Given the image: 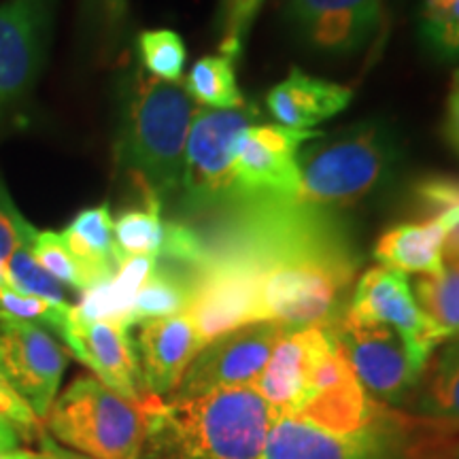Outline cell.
Masks as SVG:
<instances>
[{"label": "cell", "instance_id": "f546056e", "mask_svg": "<svg viewBox=\"0 0 459 459\" xmlns=\"http://www.w3.org/2000/svg\"><path fill=\"white\" fill-rule=\"evenodd\" d=\"M421 39L443 60L459 57V0H423Z\"/></svg>", "mask_w": 459, "mask_h": 459}, {"label": "cell", "instance_id": "7a4b0ae2", "mask_svg": "<svg viewBox=\"0 0 459 459\" xmlns=\"http://www.w3.org/2000/svg\"><path fill=\"white\" fill-rule=\"evenodd\" d=\"M136 459H260L273 412L255 387L196 398L145 395Z\"/></svg>", "mask_w": 459, "mask_h": 459}, {"label": "cell", "instance_id": "d4e9b609", "mask_svg": "<svg viewBox=\"0 0 459 459\" xmlns=\"http://www.w3.org/2000/svg\"><path fill=\"white\" fill-rule=\"evenodd\" d=\"M234 65L237 60L226 54L200 57L183 83L187 94L200 105L213 107L217 111H232V108L245 107V96L238 90Z\"/></svg>", "mask_w": 459, "mask_h": 459}, {"label": "cell", "instance_id": "3957f363", "mask_svg": "<svg viewBox=\"0 0 459 459\" xmlns=\"http://www.w3.org/2000/svg\"><path fill=\"white\" fill-rule=\"evenodd\" d=\"M459 426L381 404L368 426L330 434L300 421L273 419L260 459H457Z\"/></svg>", "mask_w": 459, "mask_h": 459}, {"label": "cell", "instance_id": "e0dca14e", "mask_svg": "<svg viewBox=\"0 0 459 459\" xmlns=\"http://www.w3.org/2000/svg\"><path fill=\"white\" fill-rule=\"evenodd\" d=\"M287 13L313 49L347 54L375 34L383 0H290Z\"/></svg>", "mask_w": 459, "mask_h": 459}, {"label": "cell", "instance_id": "8992f818", "mask_svg": "<svg viewBox=\"0 0 459 459\" xmlns=\"http://www.w3.org/2000/svg\"><path fill=\"white\" fill-rule=\"evenodd\" d=\"M57 443L91 459H134L145 436L143 400H128L105 383L79 377L45 417Z\"/></svg>", "mask_w": 459, "mask_h": 459}, {"label": "cell", "instance_id": "6da1fadb", "mask_svg": "<svg viewBox=\"0 0 459 459\" xmlns=\"http://www.w3.org/2000/svg\"><path fill=\"white\" fill-rule=\"evenodd\" d=\"M228 209L213 232L198 234L206 254L234 255L254 271L262 321L334 328L361 262L341 223L300 203L247 200Z\"/></svg>", "mask_w": 459, "mask_h": 459}, {"label": "cell", "instance_id": "e575fe53", "mask_svg": "<svg viewBox=\"0 0 459 459\" xmlns=\"http://www.w3.org/2000/svg\"><path fill=\"white\" fill-rule=\"evenodd\" d=\"M0 417L13 423L17 432L24 438H34V434L39 436L43 432L41 419L34 415L28 402L15 392L3 372H0Z\"/></svg>", "mask_w": 459, "mask_h": 459}, {"label": "cell", "instance_id": "4316f807", "mask_svg": "<svg viewBox=\"0 0 459 459\" xmlns=\"http://www.w3.org/2000/svg\"><path fill=\"white\" fill-rule=\"evenodd\" d=\"M412 200L421 211L423 220H440L446 223L449 234L445 238V257H459V177L432 175L417 181Z\"/></svg>", "mask_w": 459, "mask_h": 459}, {"label": "cell", "instance_id": "44dd1931", "mask_svg": "<svg viewBox=\"0 0 459 459\" xmlns=\"http://www.w3.org/2000/svg\"><path fill=\"white\" fill-rule=\"evenodd\" d=\"M402 411L459 426V338L443 342L432 353Z\"/></svg>", "mask_w": 459, "mask_h": 459}, {"label": "cell", "instance_id": "74e56055", "mask_svg": "<svg viewBox=\"0 0 459 459\" xmlns=\"http://www.w3.org/2000/svg\"><path fill=\"white\" fill-rule=\"evenodd\" d=\"M20 443V432L7 419L0 417V451H13Z\"/></svg>", "mask_w": 459, "mask_h": 459}, {"label": "cell", "instance_id": "f1b7e54d", "mask_svg": "<svg viewBox=\"0 0 459 459\" xmlns=\"http://www.w3.org/2000/svg\"><path fill=\"white\" fill-rule=\"evenodd\" d=\"M4 283L20 294L39 296L56 304H68L65 285L34 260L30 247L13 251V255L4 262Z\"/></svg>", "mask_w": 459, "mask_h": 459}, {"label": "cell", "instance_id": "ab89813d", "mask_svg": "<svg viewBox=\"0 0 459 459\" xmlns=\"http://www.w3.org/2000/svg\"><path fill=\"white\" fill-rule=\"evenodd\" d=\"M134 459H136V457H134Z\"/></svg>", "mask_w": 459, "mask_h": 459}, {"label": "cell", "instance_id": "ac0fdd59", "mask_svg": "<svg viewBox=\"0 0 459 459\" xmlns=\"http://www.w3.org/2000/svg\"><path fill=\"white\" fill-rule=\"evenodd\" d=\"M134 347L143 394L166 398L179 387L189 364L204 349V342L200 341L192 319L179 313L143 324Z\"/></svg>", "mask_w": 459, "mask_h": 459}, {"label": "cell", "instance_id": "9a60e30c", "mask_svg": "<svg viewBox=\"0 0 459 459\" xmlns=\"http://www.w3.org/2000/svg\"><path fill=\"white\" fill-rule=\"evenodd\" d=\"M68 349L96 372L100 383L128 400L145 398L141 387L139 358L130 328L122 321H82L71 311L65 332L60 334Z\"/></svg>", "mask_w": 459, "mask_h": 459}, {"label": "cell", "instance_id": "d6986e66", "mask_svg": "<svg viewBox=\"0 0 459 459\" xmlns=\"http://www.w3.org/2000/svg\"><path fill=\"white\" fill-rule=\"evenodd\" d=\"M353 91L344 85L311 77L300 68H291L283 82L266 94V108L281 128L308 130L334 117L349 107Z\"/></svg>", "mask_w": 459, "mask_h": 459}, {"label": "cell", "instance_id": "7402d4cb", "mask_svg": "<svg viewBox=\"0 0 459 459\" xmlns=\"http://www.w3.org/2000/svg\"><path fill=\"white\" fill-rule=\"evenodd\" d=\"M62 238L74 260L88 273L91 285L107 283L119 268L113 238V215L108 204L85 209L68 223Z\"/></svg>", "mask_w": 459, "mask_h": 459}, {"label": "cell", "instance_id": "52a82bcc", "mask_svg": "<svg viewBox=\"0 0 459 459\" xmlns=\"http://www.w3.org/2000/svg\"><path fill=\"white\" fill-rule=\"evenodd\" d=\"M260 117L254 105L232 111L198 108L189 128L181 179V204L187 213L204 215L238 203L234 153L240 136Z\"/></svg>", "mask_w": 459, "mask_h": 459}, {"label": "cell", "instance_id": "1f68e13d", "mask_svg": "<svg viewBox=\"0 0 459 459\" xmlns=\"http://www.w3.org/2000/svg\"><path fill=\"white\" fill-rule=\"evenodd\" d=\"M71 304H56L39 296H26L11 290L9 285H0V313L13 319L30 321V324H43L48 328L62 334L71 319Z\"/></svg>", "mask_w": 459, "mask_h": 459}, {"label": "cell", "instance_id": "60d3db41", "mask_svg": "<svg viewBox=\"0 0 459 459\" xmlns=\"http://www.w3.org/2000/svg\"><path fill=\"white\" fill-rule=\"evenodd\" d=\"M457 459H459V457H457Z\"/></svg>", "mask_w": 459, "mask_h": 459}, {"label": "cell", "instance_id": "d6a6232c", "mask_svg": "<svg viewBox=\"0 0 459 459\" xmlns=\"http://www.w3.org/2000/svg\"><path fill=\"white\" fill-rule=\"evenodd\" d=\"M264 0H221L220 4V30L221 45L220 54L238 60L243 54V43L257 11Z\"/></svg>", "mask_w": 459, "mask_h": 459}, {"label": "cell", "instance_id": "2e32d148", "mask_svg": "<svg viewBox=\"0 0 459 459\" xmlns=\"http://www.w3.org/2000/svg\"><path fill=\"white\" fill-rule=\"evenodd\" d=\"M330 328L290 330L273 349L255 389L273 419L294 417L311 394V375L321 349L330 342Z\"/></svg>", "mask_w": 459, "mask_h": 459}, {"label": "cell", "instance_id": "8d00e7d4", "mask_svg": "<svg viewBox=\"0 0 459 459\" xmlns=\"http://www.w3.org/2000/svg\"><path fill=\"white\" fill-rule=\"evenodd\" d=\"M39 453H34V459H91L88 455H82V453L65 449L57 440H51V436L45 432L39 434Z\"/></svg>", "mask_w": 459, "mask_h": 459}, {"label": "cell", "instance_id": "ba28073f", "mask_svg": "<svg viewBox=\"0 0 459 459\" xmlns=\"http://www.w3.org/2000/svg\"><path fill=\"white\" fill-rule=\"evenodd\" d=\"M57 0L0 3V134L30 105L54 39Z\"/></svg>", "mask_w": 459, "mask_h": 459}, {"label": "cell", "instance_id": "cb8c5ba5", "mask_svg": "<svg viewBox=\"0 0 459 459\" xmlns=\"http://www.w3.org/2000/svg\"><path fill=\"white\" fill-rule=\"evenodd\" d=\"M162 203L152 196H143V204L119 213L113 221L115 251L119 264L136 255L158 257L164 240Z\"/></svg>", "mask_w": 459, "mask_h": 459}, {"label": "cell", "instance_id": "277c9868", "mask_svg": "<svg viewBox=\"0 0 459 459\" xmlns=\"http://www.w3.org/2000/svg\"><path fill=\"white\" fill-rule=\"evenodd\" d=\"M198 108L181 82L134 74L126 99L119 162L143 196L164 203L179 192L189 128Z\"/></svg>", "mask_w": 459, "mask_h": 459}, {"label": "cell", "instance_id": "603a6c76", "mask_svg": "<svg viewBox=\"0 0 459 459\" xmlns=\"http://www.w3.org/2000/svg\"><path fill=\"white\" fill-rule=\"evenodd\" d=\"M194 291V274L169 264L158 262L152 274L134 298L128 325H143L147 321L172 317V315L186 313Z\"/></svg>", "mask_w": 459, "mask_h": 459}, {"label": "cell", "instance_id": "5bb4252c", "mask_svg": "<svg viewBox=\"0 0 459 459\" xmlns=\"http://www.w3.org/2000/svg\"><path fill=\"white\" fill-rule=\"evenodd\" d=\"M378 406L381 402L370 398L359 385L358 377L338 351L334 334H332L330 342L321 349L315 361L311 394L302 409L290 419H300L330 434H353L368 426Z\"/></svg>", "mask_w": 459, "mask_h": 459}, {"label": "cell", "instance_id": "4fadbf2b", "mask_svg": "<svg viewBox=\"0 0 459 459\" xmlns=\"http://www.w3.org/2000/svg\"><path fill=\"white\" fill-rule=\"evenodd\" d=\"M66 351L41 325L0 313V372L41 421L54 404Z\"/></svg>", "mask_w": 459, "mask_h": 459}, {"label": "cell", "instance_id": "8fae6325", "mask_svg": "<svg viewBox=\"0 0 459 459\" xmlns=\"http://www.w3.org/2000/svg\"><path fill=\"white\" fill-rule=\"evenodd\" d=\"M321 132L287 130L281 126H251L240 136L234 153V179L238 203L273 200L298 203L300 170L298 152Z\"/></svg>", "mask_w": 459, "mask_h": 459}, {"label": "cell", "instance_id": "9c48e42d", "mask_svg": "<svg viewBox=\"0 0 459 459\" xmlns=\"http://www.w3.org/2000/svg\"><path fill=\"white\" fill-rule=\"evenodd\" d=\"M330 330L366 394L381 404L402 409L426 370L412 358L404 338L389 325L359 324L347 315Z\"/></svg>", "mask_w": 459, "mask_h": 459}, {"label": "cell", "instance_id": "30bf717a", "mask_svg": "<svg viewBox=\"0 0 459 459\" xmlns=\"http://www.w3.org/2000/svg\"><path fill=\"white\" fill-rule=\"evenodd\" d=\"M285 332H290L285 325L262 321L215 338L189 364L179 387L170 395L196 398L221 389L255 387Z\"/></svg>", "mask_w": 459, "mask_h": 459}, {"label": "cell", "instance_id": "83f0119b", "mask_svg": "<svg viewBox=\"0 0 459 459\" xmlns=\"http://www.w3.org/2000/svg\"><path fill=\"white\" fill-rule=\"evenodd\" d=\"M143 66L160 82H181L187 49L183 39L172 30H145L139 34Z\"/></svg>", "mask_w": 459, "mask_h": 459}, {"label": "cell", "instance_id": "5b68a950", "mask_svg": "<svg viewBox=\"0 0 459 459\" xmlns=\"http://www.w3.org/2000/svg\"><path fill=\"white\" fill-rule=\"evenodd\" d=\"M394 164L389 132L378 124H361L298 152V203L324 211L359 204L389 179Z\"/></svg>", "mask_w": 459, "mask_h": 459}, {"label": "cell", "instance_id": "836d02e7", "mask_svg": "<svg viewBox=\"0 0 459 459\" xmlns=\"http://www.w3.org/2000/svg\"><path fill=\"white\" fill-rule=\"evenodd\" d=\"M39 230L20 213L7 186L0 179V264L13 255L22 247H32Z\"/></svg>", "mask_w": 459, "mask_h": 459}, {"label": "cell", "instance_id": "484cf974", "mask_svg": "<svg viewBox=\"0 0 459 459\" xmlns=\"http://www.w3.org/2000/svg\"><path fill=\"white\" fill-rule=\"evenodd\" d=\"M415 300L445 342L459 338V260H446L432 277H419Z\"/></svg>", "mask_w": 459, "mask_h": 459}, {"label": "cell", "instance_id": "7c38bea8", "mask_svg": "<svg viewBox=\"0 0 459 459\" xmlns=\"http://www.w3.org/2000/svg\"><path fill=\"white\" fill-rule=\"evenodd\" d=\"M344 315L359 324L389 325L404 338L412 358L423 368L436 349L445 342L432 321L419 308L409 277L394 268L375 266L361 274Z\"/></svg>", "mask_w": 459, "mask_h": 459}, {"label": "cell", "instance_id": "d590c367", "mask_svg": "<svg viewBox=\"0 0 459 459\" xmlns=\"http://www.w3.org/2000/svg\"><path fill=\"white\" fill-rule=\"evenodd\" d=\"M445 136L449 145L459 153V68L453 74L449 100H446V117H445Z\"/></svg>", "mask_w": 459, "mask_h": 459}, {"label": "cell", "instance_id": "f35d334b", "mask_svg": "<svg viewBox=\"0 0 459 459\" xmlns=\"http://www.w3.org/2000/svg\"><path fill=\"white\" fill-rule=\"evenodd\" d=\"M0 459H34L32 451L13 449V451H0Z\"/></svg>", "mask_w": 459, "mask_h": 459}, {"label": "cell", "instance_id": "4dcf8cb0", "mask_svg": "<svg viewBox=\"0 0 459 459\" xmlns=\"http://www.w3.org/2000/svg\"><path fill=\"white\" fill-rule=\"evenodd\" d=\"M30 254L34 260L41 264L45 271H48L54 279L60 281L62 285H71L73 290L79 291H88L94 287L88 277V273L82 268V264L74 260L71 251H68L62 234L51 232V230L37 232L34 243L30 247Z\"/></svg>", "mask_w": 459, "mask_h": 459}, {"label": "cell", "instance_id": "ffe728a7", "mask_svg": "<svg viewBox=\"0 0 459 459\" xmlns=\"http://www.w3.org/2000/svg\"><path fill=\"white\" fill-rule=\"evenodd\" d=\"M446 234L449 228L440 220L400 223L378 238L375 257L385 268L432 277L445 266Z\"/></svg>", "mask_w": 459, "mask_h": 459}]
</instances>
